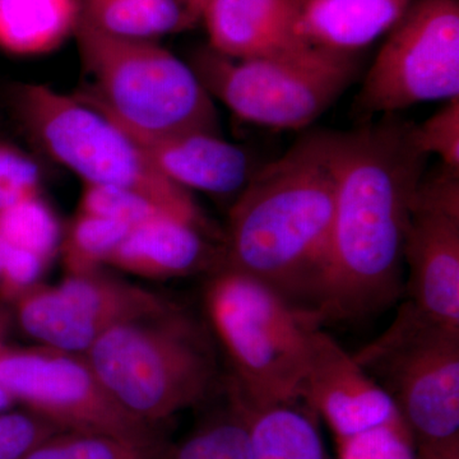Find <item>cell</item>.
Instances as JSON below:
<instances>
[{"mask_svg":"<svg viewBox=\"0 0 459 459\" xmlns=\"http://www.w3.org/2000/svg\"><path fill=\"white\" fill-rule=\"evenodd\" d=\"M48 264L47 259L35 253L5 244L0 273V301L13 304L18 296L38 283Z\"/></svg>","mask_w":459,"mask_h":459,"instance_id":"obj_30","label":"cell"},{"mask_svg":"<svg viewBox=\"0 0 459 459\" xmlns=\"http://www.w3.org/2000/svg\"><path fill=\"white\" fill-rule=\"evenodd\" d=\"M0 385L27 411L62 430L166 442L159 428L133 418L117 403L83 353L5 343L0 349Z\"/></svg>","mask_w":459,"mask_h":459,"instance_id":"obj_10","label":"cell"},{"mask_svg":"<svg viewBox=\"0 0 459 459\" xmlns=\"http://www.w3.org/2000/svg\"><path fill=\"white\" fill-rule=\"evenodd\" d=\"M336 459H416V444L403 421L336 440Z\"/></svg>","mask_w":459,"mask_h":459,"instance_id":"obj_26","label":"cell"},{"mask_svg":"<svg viewBox=\"0 0 459 459\" xmlns=\"http://www.w3.org/2000/svg\"><path fill=\"white\" fill-rule=\"evenodd\" d=\"M192 66L212 98L238 119L277 129H304L322 117L361 74L360 53L307 45L280 56L231 59L201 50Z\"/></svg>","mask_w":459,"mask_h":459,"instance_id":"obj_7","label":"cell"},{"mask_svg":"<svg viewBox=\"0 0 459 459\" xmlns=\"http://www.w3.org/2000/svg\"><path fill=\"white\" fill-rule=\"evenodd\" d=\"M81 59L93 87L80 96L133 134L220 133L212 96L192 66L153 40L117 38L80 21Z\"/></svg>","mask_w":459,"mask_h":459,"instance_id":"obj_4","label":"cell"},{"mask_svg":"<svg viewBox=\"0 0 459 459\" xmlns=\"http://www.w3.org/2000/svg\"><path fill=\"white\" fill-rule=\"evenodd\" d=\"M129 230L107 217L80 212L60 241L63 265L66 274L99 271L119 247Z\"/></svg>","mask_w":459,"mask_h":459,"instance_id":"obj_23","label":"cell"},{"mask_svg":"<svg viewBox=\"0 0 459 459\" xmlns=\"http://www.w3.org/2000/svg\"><path fill=\"white\" fill-rule=\"evenodd\" d=\"M416 459H459V439L416 446Z\"/></svg>","mask_w":459,"mask_h":459,"instance_id":"obj_31","label":"cell"},{"mask_svg":"<svg viewBox=\"0 0 459 459\" xmlns=\"http://www.w3.org/2000/svg\"><path fill=\"white\" fill-rule=\"evenodd\" d=\"M80 21V0H0V49L18 56L50 53Z\"/></svg>","mask_w":459,"mask_h":459,"instance_id":"obj_18","label":"cell"},{"mask_svg":"<svg viewBox=\"0 0 459 459\" xmlns=\"http://www.w3.org/2000/svg\"><path fill=\"white\" fill-rule=\"evenodd\" d=\"M124 132L157 170L184 189L231 195L235 201L256 171L246 151L223 140L221 134L198 132L144 137Z\"/></svg>","mask_w":459,"mask_h":459,"instance_id":"obj_14","label":"cell"},{"mask_svg":"<svg viewBox=\"0 0 459 459\" xmlns=\"http://www.w3.org/2000/svg\"><path fill=\"white\" fill-rule=\"evenodd\" d=\"M169 442L143 444L113 435L60 430L22 459H161Z\"/></svg>","mask_w":459,"mask_h":459,"instance_id":"obj_22","label":"cell"},{"mask_svg":"<svg viewBox=\"0 0 459 459\" xmlns=\"http://www.w3.org/2000/svg\"><path fill=\"white\" fill-rule=\"evenodd\" d=\"M211 2H212V0H180L181 4L186 8V13H188L193 23L202 20L205 8L208 7Z\"/></svg>","mask_w":459,"mask_h":459,"instance_id":"obj_32","label":"cell"},{"mask_svg":"<svg viewBox=\"0 0 459 459\" xmlns=\"http://www.w3.org/2000/svg\"><path fill=\"white\" fill-rule=\"evenodd\" d=\"M5 253V243L3 238H0V273H2L3 259H4Z\"/></svg>","mask_w":459,"mask_h":459,"instance_id":"obj_35","label":"cell"},{"mask_svg":"<svg viewBox=\"0 0 459 459\" xmlns=\"http://www.w3.org/2000/svg\"><path fill=\"white\" fill-rule=\"evenodd\" d=\"M415 123L385 114L337 132L333 230L316 322H353L383 312L403 292L411 204L429 155Z\"/></svg>","mask_w":459,"mask_h":459,"instance_id":"obj_1","label":"cell"},{"mask_svg":"<svg viewBox=\"0 0 459 459\" xmlns=\"http://www.w3.org/2000/svg\"><path fill=\"white\" fill-rule=\"evenodd\" d=\"M38 165L9 144L0 143V211L39 195Z\"/></svg>","mask_w":459,"mask_h":459,"instance_id":"obj_29","label":"cell"},{"mask_svg":"<svg viewBox=\"0 0 459 459\" xmlns=\"http://www.w3.org/2000/svg\"><path fill=\"white\" fill-rule=\"evenodd\" d=\"M210 234L174 216H160L129 230L107 264L148 280H171L221 267L222 252Z\"/></svg>","mask_w":459,"mask_h":459,"instance_id":"obj_16","label":"cell"},{"mask_svg":"<svg viewBox=\"0 0 459 459\" xmlns=\"http://www.w3.org/2000/svg\"><path fill=\"white\" fill-rule=\"evenodd\" d=\"M168 298L101 271L66 274L56 286L36 283L12 304L20 328L60 351L86 353L108 329L179 309Z\"/></svg>","mask_w":459,"mask_h":459,"instance_id":"obj_11","label":"cell"},{"mask_svg":"<svg viewBox=\"0 0 459 459\" xmlns=\"http://www.w3.org/2000/svg\"><path fill=\"white\" fill-rule=\"evenodd\" d=\"M80 210V212L107 217L131 229L156 217L174 216L140 193L122 186L96 184L84 186Z\"/></svg>","mask_w":459,"mask_h":459,"instance_id":"obj_25","label":"cell"},{"mask_svg":"<svg viewBox=\"0 0 459 459\" xmlns=\"http://www.w3.org/2000/svg\"><path fill=\"white\" fill-rule=\"evenodd\" d=\"M81 21L117 38L153 40L195 25L180 0H80Z\"/></svg>","mask_w":459,"mask_h":459,"instance_id":"obj_20","label":"cell"},{"mask_svg":"<svg viewBox=\"0 0 459 459\" xmlns=\"http://www.w3.org/2000/svg\"><path fill=\"white\" fill-rule=\"evenodd\" d=\"M305 0H212L202 20L210 48L231 59L280 56L307 47L298 35Z\"/></svg>","mask_w":459,"mask_h":459,"instance_id":"obj_15","label":"cell"},{"mask_svg":"<svg viewBox=\"0 0 459 459\" xmlns=\"http://www.w3.org/2000/svg\"><path fill=\"white\" fill-rule=\"evenodd\" d=\"M459 98V0H413L370 66L356 113L397 114Z\"/></svg>","mask_w":459,"mask_h":459,"instance_id":"obj_9","label":"cell"},{"mask_svg":"<svg viewBox=\"0 0 459 459\" xmlns=\"http://www.w3.org/2000/svg\"><path fill=\"white\" fill-rule=\"evenodd\" d=\"M17 113L33 140L86 184L131 189L169 213L211 234L190 190L164 177L107 115L78 98L41 84H25Z\"/></svg>","mask_w":459,"mask_h":459,"instance_id":"obj_6","label":"cell"},{"mask_svg":"<svg viewBox=\"0 0 459 459\" xmlns=\"http://www.w3.org/2000/svg\"><path fill=\"white\" fill-rule=\"evenodd\" d=\"M84 355L117 403L153 428L204 403L217 385L211 334L181 307L115 325Z\"/></svg>","mask_w":459,"mask_h":459,"instance_id":"obj_3","label":"cell"},{"mask_svg":"<svg viewBox=\"0 0 459 459\" xmlns=\"http://www.w3.org/2000/svg\"><path fill=\"white\" fill-rule=\"evenodd\" d=\"M407 299L444 327L459 331V171H425L404 238Z\"/></svg>","mask_w":459,"mask_h":459,"instance_id":"obj_12","label":"cell"},{"mask_svg":"<svg viewBox=\"0 0 459 459\" xmlns=\"http://www.w3.org/2000/svg\"><path fill=\"white\" fill-rule=\"evenodd\" d=\"M240 401L246 410L252 459H331L316 416L299 409V403L253 407Z\"/></svg>","mask_w":459,"mask_h":459,"instance_id":"obj_19","label":"cell"},{"mask_svg":"<svg viewBox=\"0 0 459 459\" xmlns=\"http://www.w3.org/2000/svg\"><path fill=\"white\" fill-rule=\"evenodd\" d=\"M12 318H13V314H12L11 305L0 301V349L5 344Z\"/></svg>","mask_w":459,"mask_h":459,"instance_id":"obj_33","label":"cell"},{"mask_svg":"<svg viewBox=\"0 0 459 459\" xmlns=\"http://www.w3.org/2000/svg\"><path fill=\"white\" fill-rule=\"evenodd\" d=\"M299 402L344 439L402 421L385 389L320 325L313 329Z\"/></svg>","mask_w":459,"mask_h":459,"instance_id":"obj_13","label":"cell"},{"mask_svg":"<svg viewBox=\"0 0 459 459\" xmlns=\"http://www.w3.org/2000/svg\"><path fill=\"white\" fill-rule=\"evenodd\" d=\"M336 183L337 132L305 133L280 159L256 169L232 202L221 267L270 287L314 318L328 268Z\"/></svg>","mask_w":459,"mask_h":459,"instance_id":"obj_2","label":"cell"},{"mask_svg":"<svg viewBox=\"0 0 459 459\" xmlns=\"http://www.w3.org/2000/svg\"><path fill=\"white\" fill-rule=\"evenodd\" d=\"M353 359L394 401L416 446L459 439V331L404 301Z\"/></svg>","mask_w":459,"mask_h":459,"instance_id":"obj_8","label":"cell"},{"mask_svg":"<svg viewBox=\"0 0 459 459\" xmlns=\"http://www.w3.org/2000/svg\"><path fill=\"white\" fill-rule=\"evenodd\" d=\"M0 238L50 262L59 249L62 229L50 205L35 195L0 211Z\"/></svg>","mask_w":459,"mask_h":459,"instance_id":"obj_24","label":"cell"},{"mask_svg":"<svg viewBox=\"0 0 459 459\" xmlns=\"http://www.w3.org/2000/svg\"><path fill=\"white\" fill-rule=\"evenodd\" d=\"M204 304L241 400L253 407L300 403L310 336L319 323L270 287L223 267L211 272Z\"/></svg>","mask_w":459,"mask_h":459,"instance_id":"obj_5","label":"cell"},{"mask_svg":"<svg viewBox=\"0 0 459 459\" xmlns=\"http://www.w3.org/2000/svg\"><path fill=\"white\" fill-rule=\"evenodd\" d=\"M413 0H305L298 35L310 47L359 54L391 31Z\"/></svg>","mask_w":459,"mask_h":459,"instance_id":"obj_17","label":"cell"},{"mask_svg":"<svg viewBox=\"0 0 459 459\" xmlns=\"http://www.w3.org/2000/svg\"><path fill=\"white\" fill-rule=\"evenodd\" d=\"M13 403H16L14 398L12 397L11 394H9L4 386L0 385V412L8 411L9 407H11Z\"/></svg>","mask_w":459,"mask_h":459,"instance_id":"obj_34","label":"cell"},{"mask_svg":"<svg viewBox=\"0 0 459 459\" xmlns=\"http://www.w3.org/2000/svg\"><path fill=\"white\" fill-rule=\"evenodd\" d=\"M225 388V403L179 443H169L161 459H252L246 410L229 382Z\"/></svg>","mask_w":459,"mask_h":459,"instance_id":"obj_21","label":"cell"},{"mask_svg":"<svg viewBox=\"0 0 459 459\" xmlns=\"http://www.w3.org/2000/svg\"><path fill=\"white\" fill-rule=\"evenodd\" d=\"M60 430L31 411L0 412V459H22L42 440Z\"/></svg>","mask_w":459,"mask_h":459,"instance_id":"obj_28","label":"cell"},{"mask_svg":"<svg viewBox=\"0 0 459 459\" xmlns=\"http://www.w3.org/2000/svg\"><path fill=\"white\" fill-rule=\"evenodd\" d=\"M416 143L440 164L459 171V98L446 101L439 111L413 128Z\"/></svg>","mask_w":459,"mask_h":459,"instance_id":"obj_27","label":"cell"}]
</instances>
